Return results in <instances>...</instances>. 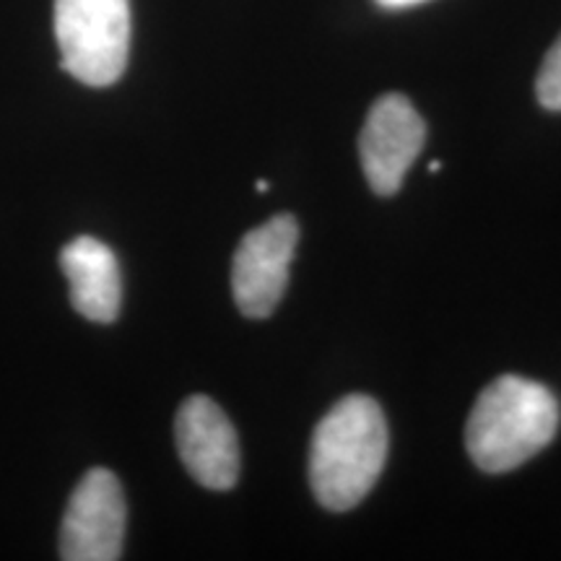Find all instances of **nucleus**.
Instances as JSON below:
<instances>
[{"instance_id": "nucleus-9", "label": "nucleus", "mask_w": 561, "mask_h": 561, "mask_svg": "<svg viewBox=\"0 0 561 561\" xmlns=\"http://www.w3.org/2000/svg\"><path fill=\"white\" fill-rule=\"evenodd\" d=\"M536 96L543 110L561 112V37L553 42L551 50L546 53L541 70H538Z\"/></svg>"}, {"instance_id": "nucleus-5", "label": "nucleus", "mask_w": 561, "mask_h": 561, "mask_svg": "<svg viewBox=\"0 0 561 561\" xmlns=\"http://www.w3.org/2000/svg\"><path fill=\"white\" fill-rule=\"evenodd\" d=\"M128 507L117 476L91 468L68 500L60 530V557L66 561H115L125 543Z\"/></svg>"}, {"instance_id": "nucleus-7", "label": "nucleus", "mask_w": 561, "mask_h": 561, "mask_svg": "<svg viewBox=\"0 0 561 561\" xmlns=\"http://www.w3.org/2000/svg\"><path fill=\"white\" fill-rule=\"evenodd\" d=\"M174 439L187 473L210 491L234 489L240 479V439L221 405L193 396L180 405Z\"/></svg>"}, {"instance_id": "nucleus-3", "label": "nucleus", "mask_w": 561, "mask_h": 561, "mask_svg": "<svg viewBox=\"0 0 561 561\" xmlns=\"http://www.w3.org/2000/svg\"><path fill=\"white\" fill-rule=\"evenodd\" d=\"M62 68L87 87H112L128 66L130 0H55Z\"/></svg>"}, {"instance_id": "nucleus-12", "label": "nucleus", "mask_w": 561, "mask_h": 561, "mask_svg": "<svg viewBox=\"0 0 561 561\" xmlns=\"http://www.w3.org/2000/svg\"><path fill=\"white\" fill-rule=\"evenodd\" d=\"M439 170H442V161H432L430 172H439Z\"/></svg>"}, {"instance_id": "nucleus-6", "label": "nucleus", "mask_w": 561, "mask_h": 561, "mask_svg": "<svg viewBox=\"0 0 561 561\" xmlns=\"http://www.w3.org/2000/svg\"><path fill=\"white\" fill-rule=\"evenodd\" d=\"M426 125L409 96L382 94L371 104L359 136L362 170L369 187L382 198L401 191L405 172L424 149Z\"/></svg>"}, {"instance_id": "nucleus-1", "label": "nucleus", "mask_w": 561, "mask_h": 561, "mask_svg": "<svg viewBox=\"0 0 561 561\" xmlns=\"http://www.w3.org/2000/svg\"><path fill=\"white\" fill-rule=\"evenodd\" d=\"M388 421L369 396H348L314 426L310 486L331 512H348L369 494L388 460Z\"/></svg>"}, {"instance_id": "nucleus-8", "label": "nucleus", "mask_w": 561, "mask_h": 561, "mask_svg": "<svg viewBox=\"0 0 561 561\" xmlns=\"http://www.w3.org/2000/svg\"><path fill=\"white\" fill-rule=\"evenodd\" d=\"M70 305L91 322H115L123 305V276L115 252L94 237H76L60 252Z\"/></svg>"}, {"instance_id": "nucleus-4", "label": "nucleus", "mask_w": 561, "mask_h": 561, "mask_svg": "<svg viewBox=\"0 0 561 561\" xmlns=\"http://www.w3.org/2000/svg\"><path fill=\"white\" fill-rule=\"evenodd\" d=\"M299 242L291 214L273 216L242 237L231 263V294L244 318L263 320L276 312L289 286V271Z\"/></svg>"}, {"instance_id": "nucleus-11", "label": "nucleus", "mask_w": 561, "mask_h": 561, "mask_svg": "<svg viewBox=\"0 0 561 561\" xmlns=\"http://www.w3.org/2000/svg\"><path fill=\"white\" fill-rule=\"evenodd\" d=\"M257 191H261V193L268 191V182H265V180H257Z\"/></svg>"}, {"instance_id": "nucleus-2", "label": "nucleus", "mask_w": 561, "mask_h": 561, "mask_svg": "<svg viewBox=\"0 0 561 561\" xmlns=\"http://www.w3.org/2000/svg\"><path fill=\"white\" fill-rule=\"evenodd\" d=\"M559 419V401L546 385L517 375L496 377L468 416V455L486 473L515 471L551 445Z\"/></svg>"}, {"instance_id": "nucleus-10", "label": "nucleus", "mask_w": 561, "mask_h": 561, "mask_svg": "<svg viewBox=\"0 0 561 561\" xmlns=\"http://www.w3.org/2000/svg\"><path fill=\"white\" fill-rule=\"evenodd\" d=\"M375 3H377V5H382V9L398 11V9H411V5L426 3V0H375Z\"/></svg>"}]
</instances>
